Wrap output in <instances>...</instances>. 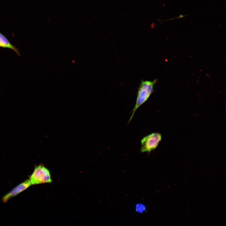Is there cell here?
Masks as SVG:
<instances>
[{"label": "cell", "instance_id": "8992f818", "mask_svg": "<svg viewBox=\"0 0 226 226\" xmlns=\"http://www.w3.org/2000/svg\"><path fill=\"white\" fill-rule=\"evenodd\" d=\"M135 208L138 213H142L145 210V207L143 204H138L136 206Z\"/></svg>", "mask_w": 226, "mask_h": 226}, {"label": "cell", "instance_id": "5b68a950", "mask_svg": "<svg viewBox=\"0 0 226 226\" xmlns=\"http://www.w3.org/2000/svg\"><path fill=\"white\" fill-rule=\"evenodd\" d=\"M0 47L12 49L19 56H20L19 50L15 46L12 44L6 37L0 32Z\"/></svg>", "mask_w": 226, "mask_h": 226}, {"label": "cell", "instance_id": "6da1fadb", "mask_svg": "<svg viewBox=\"0 0 226 226\" xmlns=\"http://www.w3.org/2000/svg\"><path fill=\"white\" fill-rule=\"evenodd\" d=\"M157 82V79L152 81L143 80L141 82L138 90L136 104L128 123L132 120L137 109L148 100L153 92V86Z\"/></svg>", "mask_w": 226, "mask_h": 226}, {"label": "cell", "instance_id": "3957f363", "mask_svg": "<svg viewBox=\"0 0 226 226\" xmlns=\"http://www.w3.org/2000/svg\"><path fill=\"white\" fill-rule=\"evenodd\" d=\"M161 139V135L159 133H153L144 137L141 140V152L149 153L158 147Z\"/></svg>", "mask_w": 226, "mask_h": 226}, {"label": "cell", "instance_id": "277c9868", "mask_svg": "<svg viewBox=\"0 0 226 226\" xmlns=\"http://www.w3.org/2000/svg\"><path fill=\"white\" fill-rule=\"evenodd\" d=\"M31 185L29 179L21 183L3 196V202H6L9 199L15 196L28 188Z\"/></svg>", "mask_w": 226, "mask_h": 226}, {"label": "cell", "instance_id": "7a4b0ae2", "mask_svg": "<svg viewBox=\"0 0 226 226\" xmlns=\"http://www.w3.org/2000/svg\"><path fill=\"white\" fill-rule=\"evenodd\" d=\"M29 180L31 185L50 183L52 181L49 170L42 165L35 167Z\"/></svg>", "mask_w": 226, "mask_h": 226}]
</instances>
